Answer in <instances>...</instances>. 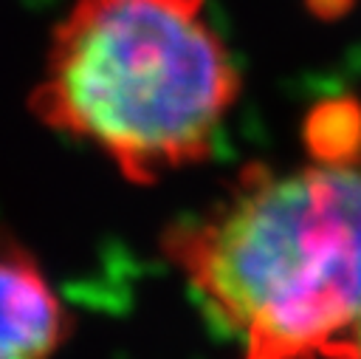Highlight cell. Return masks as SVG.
I'll list each match as a JSON object with an SVG mask.
<instances>
[{
  "label": "cell",
  "mask_w": 361,
  "mask_h": 359,
  "mask_svg": "<svg viewBox=\"0 0 361 359\" xmlns=\"http://www.w3.org/2000/svg\"><path fill=\"white\" fill-rule=\"evenodd\" d=\"M68 336V314L39 266L0 246V359H51Z\"/></svg>",
  "instance_id": "obj_3"
},
{
  "label": "cell",
  "mask_w": 361,
  "mask_h": 359,
  "mask_svg": "<svg viewBox=\"0 0 361 359\" xmlns=\"http://www.w3.org/2000/svg\"><path fill=\"white\" fill-rule=\"evenodd\" d=\"M240 90L206 0H73L31 110L152 184L203 161Z\"/></svg>",
  "instance_id": "obj_2"
},
{
  "label": "cell",
  "mask_w": 361,
  "mask_h": 359,
  "mask_svg": "<svg viewBox=\"0 0 361 359\" xmlns=\"http://www.w3.org/2000/svg\"><path fill=\"white\" fill-rule=\"evenodd\" d=\"M307 130H310L316 161H361L358 158L361 116L353 105L338 102V105L319 107Z\"/></svg>",
  "instance_id": "obj_4"
},
{
  "label": "cell",
  "mask_w": 361,
  "mask_h": 359,
  "mask_svg": "<svg viewBox=\"0 0 361 359\" xmlns=\"http://www.w3.org/2000/svg\"><path fill=\"white\" fill-rule=\"evenodd\" d=\"M333 359H361V317L353 325V331L347 334V339L338 345V351L333 353Z\"/></svg>",
  "instance_id": "obj_5"
},
{
  "label": "cell",
  "mask_w": 361,
  "mask_h": 359,
  "mask_svg": "<svg viewBox=\"0 0 361 359\" xmlns=\"http://www.w3.org/2000/svg\"><path fill=\"white\" fill-rule=\"evenodd\" d=\"M164 252L245 359H333L361 317V161L245 167Z\"/></svg>",
  "instance_id": "obj_1"
}]
</instances>
